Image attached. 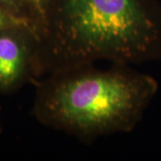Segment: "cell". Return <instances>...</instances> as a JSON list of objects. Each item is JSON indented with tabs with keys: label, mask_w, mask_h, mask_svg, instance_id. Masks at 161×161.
<instances>
[{
	"label": "cell",
	"mask_w": 161,
	"mask_h": 161,
	"mask_svg": "<svg viewBox=\"0 0 161 161\" xmlns=\"http://www.w3.org/2000/svg\"><path fill=\"white\" fill-rule=\"evenodd\" d=\"M38 37L42 77L102 61L153 62L161 59V8L150 0H50Z\"/></svg>",
	"instance_id": "cell-1"
},
{
	"label": "cell",
	"mask_w": 161,
	"mask_h": 161,
	"mask_svg": "<svg viewBox=\"0 0 161 161\" xmlns=\"http://www.w3.org/2000/svg\"><path fill=\"white\" fill-rule=\"evenodd\" d=\"M33 85L35 119L83 142L133 131L159 90L153 76L117 64L58 70Z\"/></svg>",
	"instance_id": "cell-2"
},
{
	"label": "cell",
	"mask_w": 161,
	"mask_h": 161,
	"mask_svg": "<svg viewBox=\"0 0 161 161\" xmlns=\"http://www.w3.org/2000/svg\"><path fill=\"white\" fill-rule=\"evenodd\" d=\"M42 77L39 37L27 23L0 31V95H8Z\"/></svg>",
	"instance_id": "cell-3"
},
{
	"label": "cell",
	"mask_w": 161,
	"mask_h": 161,
	"mask_svg": "<svg viewBox=\"0 0 161 161\" xmlns=\"http://www.w3.org/2000/svg\"><path fill=\"white\" fill-rule=\"evenodd\" d=\"M49 2L50 0H23L27 21L37 34L43 25Z\"/></svg>",
	"instance_id": "cell-4"
},
{
	"label": "cell",
	"mask_w": 161,
	"mask_h": 161,
	"mask_svg": "<svg viewBox=\"0 0 161 161\" xmlns=\"http://www.w3.org/2000/svg\"><path fill=\"white\" fill-rule=\"evenodd\" d=\"M0 8L29 23L26 18L23 0H0Z\"/></svg>",
	"instance_id": "cell-5"
},
{
	"label": "cell",
	"mask_w": 161,
	"mask_h": 161,
	"mask_svg": "<svg viewBox=\"0 0 161 161\" xmlns=\"http://www.w3.org/2000/svg\"><path fill=\"white\" fill-rule=\"evenodd\" d=\"M21 23H27V24H29L27 22L23 21L22 19L15 17V16L12 15L11 14H9V13H7L5 10H3L2 8H0V31L7 29V28H10L12 26L21 24Z\"/></svg>",
	"instance_id": "cell-6"
},
{
	"label": "cell",
	"mask_w": 161,
	"mask_h": 161,
	"mask_svg": "<svg viewBox=\"0 0 161 161\" xmlns=\"http://www.w3.org/2000/svg\"><path fill=\"white\" fill-rule=\"evenodd\" d=\"M3 132V126H2V119H1V113H0V135Z\"/></svg>",
	"instance_id": "cell-7"
}]
</instances>
